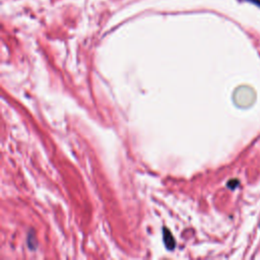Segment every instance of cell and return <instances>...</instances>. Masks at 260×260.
Wrapping results in <instances>:
<instances>
[{
    "label": "cell",
    "instance_id": "obj_1",
    "mask_svg": "<svg viewBox=\"0 0 260 260\" xmlns=\"http://www.w3.org/2000/svg\"><path fill=\"white\" fill-rule=\"evenodd\" d=\"M165 243L169 249H173L175 246V241L173 239L172 235L168 232V230H165Z\"/></svg>",
    "mask_w": 260,
    "mask_h": 260
},
{
    "label": "cell",
    "instance_id": "obj_2",
    "mask_svg": "<svg viewBox=\"0 0 260 260\" xmlns=\"http://www.w3.org/2000/svg\"><path fill=\"white\" fill-rule=\"evenodd\" d=\"M242 1H249V2H252L253 4L257 5L260 7V0H242Z\"/></svg>",
    "mask_w": 260,
    "mask_h": 260
}]
</instances>
